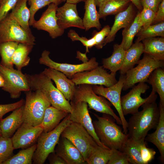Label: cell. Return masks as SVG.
Wrapping results in <instances>:
<instances>
[{
    "mask_svg": "<svg viewBox=\"0 0 164 164\" xmlns=\"http://www.w3.org/2000/svg\"><path fill=\"white\" fill-rule=\"evenodd\" d=\"M156 100L147 102L142 109L132 114L127 121L128 138L139 141L145 140L149 131L155 129L159 120L160 111Z\"/></svg>",
    "mask_w": 164,
    "mask_h": 164,
    "instance_id": "cell-1",
    "label": "cell"
},
{
    "mask_svg": "<svg viewBox=\"0 0 164 164\" xmlns=\"http://www.w3.org/2000/svg\"><path fill=\"white\" fill-rule=\"evenodd\" d=\"M104 114L101 117L94 114L97 119L93 121L96 135L101 142L108 148L121 151L128 138V135L124 133L113 117Z\"/></svg>",
    "mask_w": 164,
    "mask_h": 164,
    "instance_id": "cell-2",
    "label": "cell"
},
{
    "mask_svg": "<svg viewBox=\"0 0 164 164\" xmlns=\"http://www.w3.org/2000/svg\"><path fill=\"white\" fill-rule=\"evenodd\" d=\"M30 89L41 91L52 106L69 113L72 111V106L62 93L56 87L51 80L42 72L34 75L27 74Z\"/></svg>",
    "mask_w": 164,
    "mask_h": 164,
    "instance_id": "cell-3",
    "label": "cell"
},
{
    "mask_svg": "<svg viewBox=\"0 0 164 164\" xmlns=\"http://www.w3.org/2000/svg\"><path fill=\"white\" fill-rule=\"evenodd\" d=\"M70 104L80 101L87 103L90 109L111 116L117 124L121 125L120 117L111 107V103L101 96H98L94 91L91 85L83 84L76 85Z\"/></svg>",
    "mask_w": 164,
    "mask_h": 164,
    "instance_id": "cell-4",
    "label": "cell"
},
{
    "mask_svg": "<svg viewBox=\"0 0 164 164\" xmlns=\"http://www.w3.org/2000/svg\"><path fill=\"white\" fill-rule=\"evenodd\" d=\"M69 114L53 130L47 132L43 131L41 134L38 138L36 148L33 155V164H44L49 155L55 152L62 132L72 122Z\"/></svg>",
    "mask_w": 164,
    "mask_h": 164,
    "instance_id": "cell-5",
    "label": "cell"
},
{
    "mask_svg": "<svg viewBox=\"0 0 164 164\" xmlns=\"http://www.w3.org/2000/svg\"><path fill=\"white\" fill-rule=\"evenodd\" d=\"M25 92L26 101L22 113L23 122L35 126H40L45 111L51 104L39 90L30 89Z\"/></svg>",
    "mask_w": 164,
    "mask_h": 164,
    "instance_id": "cell-6",
    "label": "cell"
},
{
    "mask_svg": "<svg viewBox=\"0 0 164 164\" xmlns=\"http://www.w3.org/2000/svg\"><path fill=\"white\" fill-rule=\"evenodd\" d=\"M137 64L136 67L126 73L123 91L132 87L136 84L147 82L149 76L155 70L164 66V61L156 60L145 53Z\"/></svg>",
    "mask_w": 164,
    "mask_h": 164,
    "instance_id": "cell-7",
    "label": "cell"
},
{
    "mask_svg": "<svg viewBox=\"0 0 164 164\" xmlns=\"http://www.w3.org/2000/svg\"><path fill=\"white\" fill-rule=\"evenodd\" d=\"M61 136L67 138L74 144L86 162L92 151L98 145L84 128L76 122H72L68 125Z\"/></svg>",
    "mask_w": 164,
    "mask_h": 164,
    "instance_id": "cell-8",
    "label": "cell"
},
{
    "mask_svg": "<svg viewBox=\"0 0 164 164\" xmlns=\"http://www.w3.org/2000/svg\"><path fill=\"white\" fill-rule=\"evenodd\" d=\"M35 37L22 28L9 14L0 22V43L12 41L34 45Z\"/></svg>",
    "mask_w": 164,
    "mask_h": 164,
    "instance_id": "cell-9",
    "label": "cell"
},
{
    "mask_svg": "<svg viewBox=\"0 0 164 164\" xmlns=\"http://www.w3.org/2000/svg\"><path fill=\"white\" fill-rule=\"evenodd\" d=\"M132 88L128 93L121 97V108L124 116L136 113L144 104L156 100L157 97L156 93L152 91L147 97H142V94L145 93L149 88V86L145 83H139Z\"/></svg>",
    "mask_w": 164,
    "mask_h": 164,
    "instance_id": "cell-10",
    "label": "cell"
},
{
    "mask_svg": "<svg viewBox=\"0 0 164 164\" xmlns=\"http://www.w3.org/2000/svg\"><path fill=\"white\" fill-rule=\"evenodd\" d=\"M0 72L5 80L2 89L8 92L11 98H19L22 92L31 89L27 74H23L21 70L6 68L0 64Z\"/></svg>",
    "mask_w": 164,
    "mask_h": 164,
    "instance_id": "cell-11",
    "label": "cell"
},
{
    "mask_svg": "<svg viewBox=\"0 0 164 164\" xmlns=\"http://www.w3.org/2000/svg\"><path fill=\"white\" fill-rule=\"evenodd\" d=\"M116 75V73H109L102 66H98L91 70L76 73L71 79L76 85L86 84L109 87L117 82Z\"/></svg>",
    "mask_w": 164,
    "mask_h": 164,
    "instance_id": "cell-12",
    "label": "cell"
},
{
    "mask_svg": "<svg viewBox=\"0 0 164 164\" xmlns=\"http://www.w3.org/2000/svg\"><path fill=\"white\" fill-rule=\"evenodd\" d=\"M125 79V74L121 75L117 82L109 87L102 85L92 86L94 92L97 94L108 100L117 111L121 122L123 131L127 134V121L124 115L121 106V94Z\"/></svg>",
    "mask_w": 164,
    "mask_h": 164,
    "instance_id": "cell-13",
    "label": "cell"
},
{
    "mask_svg": "<svg viewBox=\"0 0 164 164\" xmlns=\"http://www.w3.org/2000/svg\"><path fill=\"white\" fill-rule=\"evenodd\" d=\"M50 52L47 50L43 51L39 60L40 64L63 73L70 79H71L73 76L76 73L91 70L98 66V63L94 57L91 58L88 61L80 64L57 63L50 58Z\"/></svg>",
    "mask_w": 164,
    "mask_h": 164,
    "instance_id": "cell-14",
    "label": "cell"
},
{
    "mask_svg": "<svg viewBox=\"0 0 164 164\" xmlns=\"http://www.w3.org/2000/svg\"><path fill=\"white\" fill-rule=\"evenodd\" d=\"M43 130L40 126L23 122L11 138L14 149H26L36 144Z\"/></svg>",
    "mask_w": 164,
    "mask_h": 164,
    "instance_id": "cell-15",
    "label": "cell"
},
{
    "mask_svg": "<svg viewBox=\"0 0 164 164\" xmlns=\"http://www.w3.org/2000/svg\"><path fill=\"white\" fill-rule=\"evenodd\" d=\"M58 7V5L54 4H50L39 19L36 21L32 26L37 30L47 32L53 39L61 36L64 31V30L60 28L58 24L56 16Z\"/></svg>",
    "mask_w": 164,
    "mask_h": 164,
    "instance_id": "cell-16",
    "label": "cell"
},
{
    "mask_svg": "<svg viewBox=\"0 0 164 164\" xmlns=\"http://www.w3.org/2000/svg\"><path fill=\"white\" fill-rule=\"evenodd\" d=\"M70 104L72 107V111L69 114L70 120L72 122L78 123L82 125L98 145L110 149L101 142L96 135L89 113L87 103L84 101H80Z\"/></svg>",
    "mask_w": 164,
    "mask_h": 164,
    "instance_id": "cell-17",
    "label": "cell"
},
{
    "mask_svg": "<svg viewBox=\"0 0 164 164\" xmlns=\"http://www.w3.org/2000/svg\"><path fill=\"white\" fill-rule=\"evenodd\" d=\"M56 16L58 25L64 30L72 27L84 29L83 19L78 15L76 4L66 2L57 8Z\"/></svg>",
    "mask_w": 164,
    "mask_h": 164,
    "instance_id": "cell-18",
    "label": "cell"
},
{
    "mask_svg": "<svg viewBox=\"0 0 164 164\" xmlns=\"http://www.w3.org/2000/svg\"><path fill=\"white\" fill-rule=\"evenodd\" d=\"M55 152L67 164H87L78 149L65 138L60 136L55 148Z\"/></svg>",
    "mask_w": 164,
    "mask_h": 164,
    "instance_id": "cell-19",
    "label": "cell"
},
{
    "mask_svg": "<svg viewBox=\"0 0 164 164\" xmlns=\"http://www.w3.org/2000/svg\"><path fill=\"white\" fill-rule=\"evenodd\" d=\"M42 73L55 83L56 88L68 101L72 99L76 85L71 79L63 73L49 67Z\"/></svg>",
    "mask_w": 164,
    "mask_h": 164,
    "instance_id": "cell-20",
    "label": "cell"
},
{
    "mask_svg": "<svg viewBox=\"0 0 164 164\" xmlns=\"http://www.w3.org/2000/svg\"><path fill=\"white\" fill-rule=\"evenodd\" d=\"M133 5L132 3L129 4L125 9L116 14L110 32L104 40V46L114 40L118 30L126 27L133 22L135 18Z\"/></svg>",
    "mask_w": 164,
    "mask_h": 164,
    "instance_id": "cell-21",
    "label": "cell"
},
{
    "mask_svg": "<svg viewBox=\"0 0 164 164\" xmlns=\"http://www.w3.org/2000/svg\"><path fill=\"white\" fill-rule=\"evenodd\" d=\"M24 105L14 110L9 115L0 121L2 136L11 138L23 123L22 113Z\"/></svg>",
    "mask_w": 164,
    "mask_h": 164,
    "instance_id": "cell-22",
    "label": "cell"
},
{
    "mask_svg": "<svg viewBox=\"0 0 164 164\" xmlns=\"http://www.w3.org/2000/svg\"><path fill=\"white\" fill-rule=\"evenodd\" d=\"M160 116L158 125L155 131L147 134L145 141L153 144L158 149L160 160L164 163V106L159 102Z\"/></svg>",
    "mask_w": 164,
    "mask_h": 164,
    "instance_id": "cell-23",
    "label": "cell"
},
{
    "mask_svg": "<svg viewBox=\"0 0 164 164\" xmlns=\"http://www.w3.org/2000/svg\"><path fill=\"white\" fill-rule=\"evenodd\" d=\"M69 113L67 111L50 106L46 109L40 126L43 128V132L51 131L56 127Z\"/></svg>",
    "mask_w": 164,
    "mask_h": 164,
    "instance_id": "cell-24",
    "label": "cell"
},
{
    "mask_svg": "<svg viewBox=\"0 0 164 164\" xmlns=\"http://www.w3.org/2000/svg\"><path fill=\"white\" fill-rule=\"evenodd\" d=\"M126 51L121 43L114 44L111 56L102 59V67L110 70L111 72L116 73L120 70L123 64Z\"/></svg>",
    "mask_w": 164,
    "mask_h": 164,
    "instance_id": "cell-25",
    "label": "cell"
},
{
    "mask_svg": "<svg viewBox=\"0 0 164 164\" xmlns=\"http://www.w3.org/2000/svg\"><path fill=\"white\" fill-rule=\"evenodd\" d=\"M143 49L142 43L135 42L126 50L123 64L119 70L121 75H125L128 70L137 63L143 53Z\"/></svg>",
    "mask_w": 164,
    "mask_h": 164,
    "instance_id": "cell-26",
    "label": "cell"
},
{
    "mask_svg": "<svg viewBox=\"0 0 164 164\" xmlns=\"http://www.w3.org/2000/svg\"><path fill=\"white\" fill-rule=\"evenodd\" d=\"M143 53L154 59L164 60V37H152L142 40Z\"/></svg>",
    "mask_w": 164,
    "mask_h": 164,
    "instance_id": "cell-27",
    "label": "cell"
},
{
    "mask_svg": "<svg viewBox=\"0 0 164 164\" xmlns=\"http://www.w3.org/2000/svg\"><path fill=\"white\" fill-rule=\"evenodd\" d=\"M96 6L95 0H86L85 2V12L82 19L86 31L93 28L99 30L101 28L100 18Z\"/></svg>",
    "mask_w": 164,
    "mask_h": 164,
    "instance_id": "cell-28",
    "label": "cell"
},
{
    "mask_svg": "<svg viewBox=\"0 0 164 164\" xmlns=\"http://www.w3.org/2000/svg\"><path fill=\"white\" fill-rule=\"evenodd\" d=\"M28 0H19L9 13L10 15L24 29L32 33L30 27V12L27 5Z\"/></svg>",
    "mask_w": 164,
    "mask_h": 164,
    "instance_id": "cell-29",
    "label": "cell"
},
{
    "mask_svg": "<svg viewBox=\"0 0 164 164\" xmlns=\"http://www.w3.org/2000/svg\"><path fill=\"white\" fill-rule=\"evenodd\" d=\"M130 2L129 0H104L98 6L100 18L117 14L126 9Z\"/></svg>",
    "mask_w": 164,
    "mask_h": 164,
    "instance_id": "cell-30",
    "label": "cell"
},
{
    "mask_svg": "<svg viewBox=\"0 0 164 164\" xmlns=\"http://www.w3.org/2000/svg\"><path fill=\"white\" fill-rule=\"evenodd\" d=\"M34 45L19 43L13 54L12 62L17 70H21L22 68L28 65L30 58L29 56Z\"/></svg>",
    "mask_w": 164,
    "mask_h": 164,
    "instance_id": "cell-31",
    "label": "cell"
},
{
    "mask_svg": "<svg viewBox=\"0 0 164 164\" xmlns=\"http://www.w3.org/2000/svg\"><path fill=\"white\" fill-rule=\"evenodd\" d=\"M147 82L152 86V91L158 94L159 102L164 106V70L163 67L155 70L149 76Z\"/></svg>",
    "mask_w": 164,
    "mask_h": 164,
    "instance_id": "cell-32",
    "label": "cell"
},
{
    "mask_svg": "<svg viewBox=\"0 0 164 164\" xmlns=\"http://www.w3.org/2000/svg\"><path fill=\"white\" fill-rule=\"evenodd\" d=\"M121 151L126 154L130 164H144L139 150L138 140L128 138Z\"/></svg>",
    "mask_w": 164,
    "mask_h": 164,
    "instance_id": "cell-33",
    "label": "cell"
},
{
    "mask_svg": "<svg viewBox=\"0 0 164 164\" xmlns=\"http://www.w3.org/2000/svg\"><path fill=\"white\" fill-rule=\"evenodd\" d=\"M139 13L138 12L132 23L124 28L122 31L123 38L121 43L125 50L132 45L135 36L142 28L139 20Z\"/></svg>",
    "mask_w": 164,
    "mask_h": 164,
    "instance_id": "cell-34",
    "label": "cell"
},
{
    "mask_svg": "<svg viewBox=\"0 0 164 164\" xmlns=\"http://www.w3.org/2000/svg\"><path fill=\"white\" fill-rule=\"evenodd\" d=\"M19 43L12 41L0 43V55L1 58V65L7 68H14L12 58Z\"/></svg>",
    "mask_w": 164,
    "mask_h": 164,
    "instance_id": "cell-35",
    "label": "cell"
},
{
    "mask_svg": "<svg viewBox=\"0 0 164 164\" xmlns=\"http://www.w3.org/2000/svg\"><path fill=\"white\" fill-rule=\"evenodd\" d=\"M36 147V144L28 148L22 149L2 164H31L32 163V158Z\"/></svg>",
    "mask_w": 164,
    "mask_h": 164,
    "instance_id": "cell-36",
    "label": "cell"
},
{
    "mask_svg": "<svg viewBox=\"0 0 164 164\" xmlns=\"http://www.w3.org/2000/svg\"><path fill=\"white\" fill-rule=\"evenodd\" d=\"M136 35L138 38L135 42H140L146 38L157 36L164 37V22L151 25L145 29L142 28Z\"/></svg>",
    "mask_w": 164,
    "mask_h": 164,
    "instance_id": "cell-37",
    "label": "cell"
},
{
    "mask_svg": "<svg viewBox=\"0 0 164 164\" xmlns=\"http://www.w3.org/2000/svg\"><path fill=\"white\" fill-rule=\"evenodd\" d=\"M111 153V149L98 145L93 150L86 161L88 164H107Z\"/></svg>",
    "mask_w": 164,
    "mask_h": 164,
    "instance_id": "cell-38",
    "label": "cell"
},
{
    "mask_svg": "<svg viewBox=\"0 0 164 164\" xmlns=\"http://www.w3.org/2000/svg\"><path fill=\"white\" fill-rule=\"evenodd\" d=\"M14 149L11 138L0 136V164L13 155Z\"/></svg>",
    "mask_w": 164,
    "mask_h": 164,
    "instance_id": "cell-39",
    "label": "cell"
},
{
    "mask_svg": "<svg viewBox=\"0 0 164 164\" xmlns=\"http://www.w3.org/2000/svg\"><path fill=\"white\" fill-rule=\"evenodd\" d=\"M155 12L145 7H143L139 13V20L142 28L145 29L151 25L155 17Z\"/></svg>",
    "mask_w": 164,
    "mask_h": 164,
    "instance_id": "cell-40",
    "label": "cell"
},
{
    "mask_svg": "<svg viewBox=\"0 0 164 164\" xmlns=\"http://www.w3.org/2000/svg\"><path fill=\"white\" fill-rule=\"evenodd\" d=\"M67 36L70 38L72 41H79L83 45L86 47V53H89V49L91 48L95 45V41L94 38L92 36L88 39L84 37H81L73 29L70 30L67 34Z\"/></svg>",
    "mask_w": 164,
    "mask_h": 164,
    "instance_id": "cell-41",
    "label": "cell"
},
{
    "mask_svg": "<svg viewBox=\"0 0 164 164\" xmlns=\"http://www.w3.org/2000/svg\"><path fill=\"white\" fill-rule=\"evenodd\" d=\"M28 1L30 5L29 9L30 14L29 24L30 26H31L36 21L35 15L37 11L50 3L43 0H29Z\"/></svg>",
    "mask_w": 164,
    "mask_h": 164,
    "instance_id": "cell-42",
    "label": "cell"
},
{
    "mask_svg": "<svg viewBox=\"0 0 164 164\" xmlns=\"http://www.w3.org/2000/svg\"><path fill=\"white\" fill-rule=\"evenodd\" d=\"M145 141H139V146L144 163L148 164L154 158L156 152L153 149L147 147Z\"/></svg>",
    "mask_w": 164,
    "mask_h": 164,
    "instance_id": "cell-43",
    "label": "cell"
},
{
    "mask_svg": "<svg viewBox=\"0 0 164 164\" xmlns=\"http://www.w3.org/2000/svg\"><path fill=\"white\" fill-rule=\"evenodd\" d=\"M111 149L108 164H130L127 157L124 152L115 149Z\"/></svg>",
    "mask_w": 164,
    "mask_h": 164,
    "instance_id": "cell-44",
    "label": "cell"
},
{
    "mask_svg": "<svg viewBox=\"0 0 164 164\" xmlns=\"http://www.w3.org/2000/svg\"><path fill=\"white\" fill-rule=\"evenodd\" d=\"M111 29L109 26H105L100 31L94 33L93 37L95 41V46L98 49L102 48L104 46V40L108 35Z\"/></svg>",
    "mask_w": 164,
    "mask_h": 164,
    "instance_id": "cell-45",
    "label": "cell"
},
{
    "mask_svg": "<svg viewBox=\"0 0 164 164\" xmlns=\"http://www.w3.org/2000/svg\"><path fill=\"white\" fill-rule=\"evenodd\" d=\"M19 0H2L0 5V22L15 7Z\"/></svg>",
    "mask_w": 164,
    "mask_h": 164,
    "instance_id": "cell-46",
    "label": "cell"
},
{
    "mask_svg": "<svg viewBox=\"0 0 164 164\" xmlns=\"http://www.w3.org/2000/svg\"><path fill=\"white\" fill-rule=\"evenodd\" d=\"M24 103L25 101L22 99L14 103L0 104V121L6 113L21 107Z\"/></svg>",
    "mask_w": 164,
    "mask_h": 164,
    "instance_id": "cell-47",
    "label": "cell"
},
{
    "mask_svg": "<svg viewBox=\"0 0 164 164\" xmlns=\"http://www.w3.org/2000/svg\"><path fill=\"white\" fill-rule=\"evenodd\" d=\"M162 0H140V2L142 7L147 8L156 12L159 4Z\"/></svg>",
    "mask_w": 164,
    "mask_h": 164,
    "instance_id": "cell-48",
    "label": "cell"
},
{
    "mask_svg": "<svg viewBox=\"0 0 164 164\" xmlns=\"http://www.w3.org/2000/svg\"><path fill=\"white\" fill-rule=\"evenodd\" d=\"M164 20V0L159 4L155 12V16L152 23H155L163 22Z\"/></svg>",
    "mask_w": 164,
    "mask_h": 164,
    "instance_id": "cell-49",
    "label": "cell"
},
{
    "mask_svg": "<svg viewBox=\"0 0 164 164\" xmlns=\"http://www.w3.org/2000/svg\"><path fill=\"white\" fill-rule=\"evenodd\" d=\"M47 158L50 164H67L63 159L55 152L50 153Z\"/></svg>",
    "mask_w": 164,
    "mask_h": 164,
    "instance_id": "cell-50",
    "label": "cell"
},
{
    "mask_svg": "<svg viewBox=\"0 0 164 164\" xmlns=\"http://www.w3.org/2000/svg\"><path fill=\"white\" fill-rule=\"evenodd\" d=\"M77 53L76 58L82 61L83 63L86 62L89 60L86 55V53H83L79 51H77Z\"/></svg>",
    "mask_w": 164,
    "mask_h": 164,
    "instance_id": "cell-51",
    "label": "cell"
},
{
    "mask_svg": "<svg viewBox=\"0 0 164 164\" xmlns=\"http://www.w3.org/2000/svg\"><path fill=\"white\" fill-rule=\"evenodd\" d=\"M139 11L142 10V7L141 4L140 0H129Z\"/></svg>",
    "mask_w": 164,
    "mask_h": 164,
    "instance_id": "cell-52",
    "label": "cell"
},
{
    "mask_svg": "<svg viewBox=\"0 0 164 164\" xmlns=\"http://www.w3.org/2000/svg\"><path fill=\"white\" fill-rule=\"evenodd\" d=\"M86 0H66V2L69 3H71L76 4L81 2H85Z\"/></svg>",
    "mask_w": 164,
    "mask_h": 164,
    "instance_id": "cell-53",
    "label": "cell"
},
{
    "mask_svg": "<svg viewBox=\"0 0 164 164\" xmlns=\"http://www.w3.org/2000/svg\"><path fill=\"white\" fill-rule=\"evenodd\" d=\"M5 84L4 78L0 72V87H3Z\"/></svg>",
    "mask_w": 164,
    "mask_h": 164,
    "instance_id": "cell-54",
    "label": "cell"
},
{
    "mask_svg": "<svg viewBox=\"0 0 164 164\" xmlns=\"http://www.w3.org/2000/svg\"><path fill=\"white\" fill-rule=\"evenodd\" d=\"M44 1L50 3H53L58 5H59L57 0H43Z\"/></svg>",
    "mask_w": 164,
    "mask_h": 164,
    "instance_id": "cell-55",
    "label": "cell"
},
{
    "mask_svg": "<svg viewBox=\"0 0 164 164\" xmlns=\"http://www.w3.org/2000/svg\"><path fill=\"white\" fill-rule=\"evenodd\" d=\"M104 0H95L96 5L99 6L101 3Z\"/></svg>",
    "mask_w": 164,
    "mask_h": 164,
    "instance_id": "cell-56",
    "label": "cell"
},
{
    "mask_svg": "<svg viewBox=\"0 0 164 164\" xmlns=\"http://www.w3.org/2000/svg\"><path fill=\"white\" fill-rule=\"evenodd\" d=\"M59 4H60L62 2H66V0H57Z\"/></svg>",
    "mask_w": 164,
    "mask_h": 164,
    "instance_id": "cell-57",
    "label": "cell"
},
{
    "mask_svg": "<svg viewBox=\"0 0 164 164\" xmlns=\"http://www.w3.org/2000/svg\"><path fill=\"white\" fill-rule=\"evenodd\" d=\"M0 136H2V134H1V130L0 127Z\"/></svg>",
    "mask_w": 164,
    "mask_h": 164,
    "instance_id": "cell-58",
    "label": "cell"
},
{
    "mask_svg": "<svg viewBox=\"0 0 164 164\" xmlns=\"http://www.w3.org/2000/svg\"><path fill=\"white\" fill-rule=\"evenodd\" d=\"M2 1V0H0V4H1V2Z\"/></svg>",
    "mask_w": 164,
    "mask_h": 164,
    "instance_id": "cell-59",
    "label": "cell"
},
{
    "mask_svg": "<svg viewBox=\"0 0 164 164\" xmlns=\"http://www.w3.org/2000/svg\"><path fill=\"white\" fill-rule=\"evenodd\" d=\"M29 0H28V1Z\"/></svg>",
    "mask_w": 164,
    "mask_h": 164,
    "instance_id": "cell-60",
    "label": "cell"
}]
</instances>
